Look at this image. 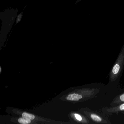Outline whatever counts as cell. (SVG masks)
I'll return each mask as SVG.
<instances>
[{"label":"cell","instance_id":"obj_2","mask_svg":"<svg viewBox=\"0 0 124 124\" xmlns=\"http://www.w3.org/2000/svg\"><path fill=\"white\" fill-rule=\"evenodd\" d=\"M124 69V46H123L109 73L110 82H113L116 81L122 74Z\"/></svg>","mask_w":124,"mask_h":124},{"label":"cell","instance_id":"obj_6","mask_svg":"<svg viewBox=\"0 0 124 124\" xmlns=\"http://www.w3.org/2000/svg\"><path fill=\"white\" fill-rule=\"evenodd\" d=\"M18 122L19 123L22 124H27L31 123V120L27 118L21 117L18 120Z\"/></svg>","mask_w":124,"mask_h":124},{"label":"cell","instance_id":"obj_7","mask_svg":"<svg viewBox=\"0 0 124 124\" xmlns=\"http://www.w3.org/2000/svg\"><path fill=\"white\" fill-rule=\"evenodd\" d=\"M22 117L24 118H27L30 120H33L34 119L35 116L34 115L29 114L27 112H23L22 115Z\"/></svg>","mask_w":124,"mask_h":124},{"label":"cell","instance_id":"obj_3","mask_svg":"<svg viewBox=\"0 0 124 124\" xmlns=\"http://www.w3.org/2000/svg\"><path fill=\"white\" fill-rule=\"evenodd\" d=\"M83 113L91 121L95 123L102 124H111V120L108 116L103 112L93 111L88 107L83 109Z\"/></svg>","mask_w":124,"mask_h":124},{"label":"cell","instance_id":"obj_4","mask_svg":"<svg viewBox=\"0 0 124 124\" xmlns=\"http://www.w3.org/2000/svg\"><path fill=\"white\" fill-rule=\"evenodd\" d=\"M101 111L104 114L108 116H112L113 114L119 115L120 112L124 111V103L116 106L103 107Z\"/></svg>","mask_w":124,"mask_h":124},{"label":"cell","instance_id":"obj_1","mask_svg":"<svg viewBox=\"0 0 124 124\" xmlns=\"http://www.w3.org/2000/svg\"><path fill=\"white\" fill-rule=\"evenodd\" d=\"M80 93H74L70 94L67 97V100L74 101H79L82 99L88 100L94 98L100 92L99 88H88L82 89Z\"/></svg>","mask_w":124,"mask_h":124},{"label":"cell","instance_id":"obj_5","mask_svg":"<svg viewBox=\"0 0 124 124\" xmlns=\"http://www.w3.org/2000/svg\"><path fill=\"white\" fill-rule=\"evenodd\" d=\"M124 103V92L114 98L109 104L111 107H115Z\"/></svg>","mask_w":124,"mask_h":124},{"label":"cell","instance_id":"obj_8","mask_svg":"<svg viewBox=\"0 0 124 124\" xmlns=\"http://www.w3.org/2000/svg\"><path fill=\"white\" fill-rule=\"evenodd\" d=\"M122 113L124 115V111L122 112Z\"/></svg>","mask_w":124,"mask_h":124}]
</instances>
